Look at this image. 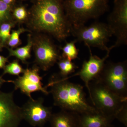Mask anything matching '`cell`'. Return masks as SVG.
Masks as SVG:
<instances>
[{"label": "cell", "mask_w": 127, "mask_h": 127, "mask_svg": "<svg viewBox=\"0 0 127 127\" xmlns=\"http://www.w3.org/2000/svg\"><path fill=\"white\" fill-rule=\"evenodd\" d=\"M32 22L35 28L58 40H64L71 34L72 26L60 0H38L32 10Z\"/></svg>", "instance_id": "cell-1"}, {"label": "cell", "mask_w": 127, "mask_h": 127, "mask_svg": "<svg viewBox=\"0 0 127 127\" xmlns=\"http://www.w3.org/2000/svg\"><path fill=\"white\" fill-rule=\"evenodd\" d=\"M51 87L54 105L62 110L78 114L97 111L87 101L82 86L73 83L65 78L55 75L51 78L48 84Z\"/></svg>", "instance_id": "cell-2"}, {"label": "cell", "mask_w": 127, "mask_h": 127, "mask_svg": "<svg viewBox=\"0 0 127 127\" xmlns=\"http://www.w3.org/2000/svg\"><path fill=\"white\" fill-rule=\"evenodd\" d=\"M108 0H65L63 5L72 26H78L103 15L108 10Z\"/></svg>", "instance_id": "cell-3"}, {"label": "cell", "mask_w": 127, "mask_h": 127, "mask_svg": "<svg viewBox=\"0 0 127 127\" xmlns=\"http://www.w3.org/2000/svg\"><path fill=\"white\" fill-rule=\"evenodd\" d=\"M89 88V97L93 106L112 121L127 103V98L117 95L95 79L90 82Z\"/></svg>", "instance_id": "cell-4"}, {"label": "cell", "mask_w": 127, "mask_h": 127, "mask_svg": "<svg viewBox=\"0 0 127 127\" xmlns=\"http://www.w3.org/2000/svg\"><path fill=\"white\" fill-rule=\"evenodd\" d=\"M71 33L77 42H84L89 48L96 47L107 52L111 51L107 44L113 34L107 23L97 22L88 26H72Z\"/></svg>", "instance_id": "cell-5"}, {"label": "cell", "mask_w": 127, "mask_h": 127, "mask_svg": "<svg viewBox=\"0 0 127 127\" xmlns=\"http://www.w3.org/2000/svg\"><path fill=\"white\" fill-rule=\"evenodd\" d=\"M95 80L121 97L127 98V61L105 63L102 70Z\"/></svg>", "instance_id": "cell-6"}, {"label": "cell", "mask_w": 127, "mask_h": 127, "mask_svg": "<svg viewBox=\"0 0 127 127\" xmlns=\"http://www.w3.org/2000/svg\"><path fill=\"white\" fill-rule=\"evenodd\" d=\"M107 24L116 37L111 50L127 44V0H114L112 11L108 17Z\"/></svg>", "instance_id": "cell-7"}, {"label": "cell", "mask_w": 127, "mask_h": 127, "mask_svg": "<svg viewBox=\"0 0 127 127\" xmlns=\"http://www.w3.org/2000/svg\"><path fill=\"white\" fill-rule=\"evenodd\" d=\"M13 93L0 91V127H18L23 119L22 108L14 102Z\"/></svg>", "instance_id": "cell-8"}, {"label": "cell", "mask_w": 127, "mask_h": 127, "mask_svg": "<svg viewBox=\"0 0 127 127\" xmlns=\"http://www.w3.org/2000/svg\"><path fill=\"white\" fill-rule=\"evenodd\" d=\"M43 103L42 98H30L21 108L23 119L33 127H43L52 114L51 108L45 106Z\"/></svg>", "instance_id": "cell-9"}, {"label": "cell", "mask_w": 127, "mask_h": 127, "mask_svg": "<svg viewBox=\"0 0 127 127\" xmlns=\"http://www.w3.org/2000/svg\"><path fill=\"white\" fill-rule=\"evenodd\" d=\"M39 69L37 67L24 70L23 75L19 76L15 81L11 82L15 85V90L19 89L22 93L32 98L31 94L36 92H41L46 95L49 94L46 87H43L41 82L42 78L39 74Z\"/></svg>", "instance_id": "cell-10"}, {"label": "cell", "mask_w": 127, "mask_h": 127, "mask_svg": "<svg viewBox=\"0 0 127 127\" xmlns=\"http://www.w3.org/2000/svg\"><path fill=\"white\" fill-rule=\"evenodd\" d=\"M37 42L35 49L36 61L42 69L47 70L62 57L55 45L48 38H42Z\"/></svg>", "instance_id": "cell-11"}, {"label": "cell", "mask_w": 127, "mask_h": 127, "mask_svg": "<svg viewBox=\"0 0 127 127\" xmlns=\"http://www.w3.org/2000/svg\"><path fill=\"white\" fill-rule=\"evenodd\" d=\"M90 56L88 61L84 62L81 69L78 72L73 75L70 77H66L68 79L72 76H79L84 82L85 86L89 92V83L92 81L97 78L102 70L106 59L109 57V52H107V55L104 58H100L95 55H93L90 48H89Z\"/></svg>", "instance_id": "cell-12"}, {"label": "cell", "mask_w": 127, "mask_h": 127, "mask_svg": "<svg viewBox=\"0 0 127 127\" xmlns=\"http://www.w3.org/2000/svg\"><path fill=\"white\" fill-rule=\"evenodd\" d=\"M112 120L99 111L79 114V127H112Z\"/></svg>", "instance_id": "cell-13"}, {"label": "cell", "mask_w": 127, "mask_h": 127, "mask_svg": "<svg viewBox=\"0 0 127 127\" xmlns=\"http://www.w3.org/2000/svg\"><path fill=\"white\" fill-rule=\"evenodd\" d=\"M78 114L62 110L52 114L50 122L51 127H79Z\"/></svg>", "instance_id": "cell-14"}, {"label": "cell", "mask_w": 127, "mask_h": 127, "mask_svg": "<svg viewBox=\"0 0 127 127\" xmlns=\"http://www.w3.org/2000/svg\"><path fill=\"white\" fill-rule=\"evenodd\" d=\"M58 64L60 70L59 75L62 77H67L68 75L74 72L78 67L72 61L63 57L58 60Z\"/></svg>", "instance_id": "cell-15"}, {"label": "cell", "mask_w": 127, "mask_h": 127, "mask_svg": "<svg viewBox=\"0 0 127 127\" xmlns=\"http://www.w3.org/2000/svg\"><path fill=\"white\" fill-rule=\"evenodd\" d=\"M32 41L29 40L27 45L15 50H10V56L16 57L23 62H26L27 59L31 57L30 52L32 45Z\"/></svg>", "instance_id": "cell-16"}, {"label": "cell", "mask_w": 127, "mask_h": 127, "mask_svg": "<svg viewBox=\"0 0 127 127\" xmlns=\"http://www.w3.org/2000/svg\"><path fill=\"white\" fill-rule=\"evenodd\" d=\"M77 42L74 40L66 43L62 48L63 57L66 58L71 61L78 58V50L75 43Z\"/></svg>", "instance_id": "cell-17"}, {"label": "cell", "mask_w": 127, "mask_h": 127, "mask_svg": "<svg viewBox=\"0 0 127 127\" xmlns=\"http://www.w3.org/2000/svg\"><path fill=\"white\" fill-rule=\"evenodd\" d=\"M24 71L18 61H15L5 66L3 74L8 73L11 75L18 76L22 73H23Z\"/></svg>", "instance_id": "cell-18"}, {"label": "cell", "mask_w": 127, "mask_h": 127, "mask_svg": "<svg viewBox=\"0 0 127 127\" xmlns=\"http://www.w3.org/2000/svg\"><path fill=\"white\" fill-rule=\"evenodd\" d=\"M10 15L9 5L0 0V22L7 20Z\"/></svg>", "instance_id": "cell-19"}, {"label": "cell", "mask_w": 127, "mask_h": 127, "mask_svg": "<svg viewBox=\"0 0 127 127\" xmlns=\"http://www.w3.org/2000/svg\"><path fill=\"white\" fill-rule=\"evenodd\" d=\"M11 25L8 23H4L1 25L0 28V39L2 42H4L10 36V32Z\"/></svg>", "instance_id": "cell-20"}, {"label": "cell", "mask_w": 127, "mask_h": 127, "mask_svg": "<svg viewBox=\"0 0 127 127\" xmlns=\"http://www.w3.org/2000/svg\"><path fill=\"white\" fill-rule=\"evenodd\" d=\"M116 118L127 127V103H125L122 108L117 114Z\"/></svg>", "instance_id": "cell-21"}, {"label": "cell", "mask_w": 127, "mask_h": 127, "mask_svg": "<svg viewBox=\"0 0 127 127\" xmlns=\"http://www.w3.org/2000/svg\"><path fill=\"white\" fill-rule=\"evenodd\" d=\"M23 30L20 29L17 31H14L12 33L10 37L9 41V45L12 47L16 46L20 42V35L22 33Z\"/></svg>", "instance_id": "cell-22"}, {"label": "cell", "mask_w": 127, "mask_h": 127, "mask_svg": "<svg viewBox=\"0 0 127 127\" xmlns=\"http://www.w3.org/2000/svg\"><path fill=\"white\" fill-rule=\"evenodd\" d=\"M27 15L26 11L23 7H18L14 11V16L19 20H24L26 17Z\"/></svg>", "instance_id": "cell-23"}, {"label": "cell", "mask_w": 127, "mask_h": 127, "mask_svg": "<svg viewBox=\"0 0 127 127\" xmlns=\"http://www.w3.org/2000/svg\"><path fill=\"white\" fill-rule=\"evenodd\" d=\"M7 61V58L0 56V68L4 67Z\"/></svg>", "instance_id": "cell-24"}, {"label": "cell", "mask_w": 127, "mask_h": 127, "mask_svg": "<svg viewBox=\"0 0 127 127\" xmlns=\"http://www.w3.org/2000/svg\"><path fill=\"white\" fill-rule=\"evenodd\" d=\"M11 81H6L3 79L0 76V88L2 86V84L6 82H11Z\"/></svg>", "instance_id": "cell-25"}, {"label": "cell", "mask_w": 127, "mask_h": 127, "mask_svg": "<svg viewBox=\"0 0 127 127\" xmlns=\"http://www.w3.org/2000/svg\"><path fill=\"white\" fill-rule=\"evenodd\" d=\"M3 2H4L6 4L9 5V4L11 3L12 2H13L14 0H2Z\"/></svg>", "instance_id": "cell-26"}]
</instances>
